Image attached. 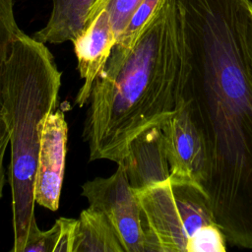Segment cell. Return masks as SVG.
Wrapping results in <instances>:
<instances>
[{"mask_svg":"<svg viewBox=\"0 0 252 252\" xmlns=\"http://www.w3.org/2000/svg\"><path fill=\"white\" fill-rule=\"evenodd\" d=\"M60 86L61 72L45 43L22 31L17 33L6 61L2 90V114L11 145L14 252H24L41 230L35 220L33 196L40 131L56 109Z\"/></svg>","mask_w":252,"mask_h":252,"instance_id":"cell-3","label":"cell"},{"mask_svg":"<svg viewBox=\"0 0 252 252\" xmlns=\"http://www.w3.org/2000/svg\"><path fill=\"white\" fill-rule=\"evenodd\" d=\"M173 1L187 51L182 99L205 148L202 187L227 242L252 249V2Z\"/></svg>","mask_w":252,"mask_h":252,"instance_id":"cell-1","label":"cell"},{"mask_svg":"<svg viewBox=\"0 0 252 252\" xmlns=\"http://www.w3.org/2000/svg\"><path fill=\"white\" fill-rule=\"evenodd\" d=\"M246 48H247V56L250 64V68L252 71V3L250 5V19L246 32Z\"/></svg>","mask_w":252,"mask_h":252,"instance_id":"cell-18","label":"cell"},{"mask_svg":"<svg viewBox=\"0 0 252 252\" xmlns=\"http://www.w3.org/2000/svg\"><path fill=\"white\" fill-rule=\"evenodd\" d=\"M159 2L160 0H143L132 16L126 29L117 39L115 45L121 48L130 47L144 25L149 21L158 8Z\"/></svg>","mask_w":252,"mask_h":252,"instance_id":"cell-16","label":"cell"},{"mask_svg":"<svg viewBox=\"0 0 252 252\" xmlns=\"http://www.w3.org/2000/svg\"><path fill=\"white\" fill-rule=\"evenodd\" d=\"M160 127L170 177L202 186L206 162L205 148L201 134L182 97L175 111Z\"/></svg>","mask_w":252,"mask_h":252,"instance_id":"cell-7","label":"cell"},{"mask_svg":"<svg viewBox=\"0 0 252 252\" xmlns=\"http://www.w3.org/2000/svg\"><path fill=\"white\" fill-rule=\"evenodd\" d=\"M224 232L216 222L202 226L188 241L186 252H224L226 251Z\"/></svg>","mask_w":252,"mask_h":252,"instance_id":"cell-15","label":"cell"},{"mask_svg":"<svg viewBox=\"0 0 252 252\" xmlns=\"http://www.w3.org/2000/svg\"><path fill=\"white\" fill-rule=\"evenodd\" d=\"M73 252H125V249L105 215L89 207L77 220Z\"/></svg>","mask_w":252,"mask_h":252,"instance_id":"cell-11","label":"cell"},{"mask_svg":"<svg viewBox=\"0 0 252 252\" xmlns=\"http://www.w3.org/2000/svg\"><path fill=\"white\" fill-rule=\"evenodd\" d=\"M82 189L89 207L100 211L108 219L125 252H148L141 204L137 192L127 180L122 163H118L109 177L87 181Z\"/></svg>","mask_w":252,"mask_h":252,"instance_id":"cell-5","label":"cell"},{"mask_svg":"<svg viewBox=\"0 0 252 252\" xmlns=\"http://www.w3.org/2000/svg\"><path fill=\"white\" fill-rule=\"evenodd\" d=\"M10 144V132L5 118L0 116V199L3 196L5 185V170H4V156L8 145Z\"/></svg>","mask_w":252,"mask_h":252,"instance_id":"cell-17","label":"cell"},{"mask_svg":"<svg viewBox=\"0 0 252 252\" xmlns=\"http://www.w3.org/2000/svg\"><path fill=\"white\" fill-rule=\"evenodd\" d=\"M142 2L143 0H96L91 9L87 27L101 10H105L118 39Z\"/></svg>","mask_w":252,"mask_h":252,"instance_id":"cell-13","label":"cell"},{"mask_svg":"<svg viewBox=\"0 0 252 252\" xmlns=\"http://www.w3.org/2000/svg\"><path fill=\"white\" fill-rule=\"evenodd\" d=\"M77 220L59 218L48 230H40L24 252H73Z\"/></svg>","mask_w":252,"mask_h":252,"instance_id":"cell-12","label":"cell"},{"mask_svg":"<svg viewBox=\"0 0 252 252\" xmlns=\"http://www.w3.org/2000/svg\"><path fill=\"white\" fill-rule=\"evenodd\" d=\"M120 163L135 191L169 178L170 170L161 127H151L134 137Z\"/></svg>","mask_w":252,"mask_h":252,"instance_id":"cell-9","label":"cell"},{"mask_svg":"<svg viewBox=\"0 0 252 252\" xmlns=\"http://www.w3.org/2000/svg\"><path fill=\"white\" fill-rule=\"evenodd\" d=\"M187 70L173 0H160L128 48L113 46L90 96L84 124L90 160L120 163L131 140L175 111Z\"/></svg>","mask_w":252,"mask_h":252,"instance_id":"cell-2","label":"cell"},{"mask_svg":"<svg viewBox=\"0 0 252 252\" xmlns=\"http://www.w3.org/2000/svg\"><path fill=\"white\" fill-rule=\"evenodd\" d=\"M117 41L109 14L101 10L85 32L73 41L78 71L84 80L76 96V104L84 106L90 99L93 86L104 68Z\"/></svg>","mask_w":252,"mask_h":252,"instance_id":"cell-8","label":"cell"},{"mask_svg":"<svg viewBox=\"0 0 252 252\" xmlns=\"http://www.w3.org/2000/svg\"><path fill=\"white\" fill-rule=\"evenodd\" d=\"M96 0H53L46 25L33 37L43 43L74 41L87 29L88 18Z\"/></svg>","mask_w":252,"mask_h":252,"instance_id":"cell-10","label":"cell"},{"mask_svg":"<svg viewBox=\"0 0 252 252\" xmlns=\"http://www.w3.org/2000/svg\"><path fill=\"white\" fill-rule=\"evenodd\" d=\"M68 125L64 112L52 111L40 131L33 196L37 205L51 211L59 207L65 171Z\"/></svg>","mask_w":252,"mask_h":252,"instance_id":"cell-6","label":"cell"},{"mask_svg":"<svg viewBox=\"0 0 252 252\" xmlns=\"http://www.w3.org/2000/svg\"><path fill=\"white\" fill-rule=\"evenodd\" d=\"M136 192L148 252H186L190 238L202 226L216 222L209 198L197 183L169 176Z\"/></svg>","mask_w":252,"mask_h":252,"instance_id":"cell-4","label":"cell"},{"mask_svg":"<svg viewBox=\"0 0 252 252\" xmlns=\"http://www.w3.org/2000/svg\"><path fill=\"white\" fill-rule=\"evenodd\" d=\"M13 0H0V116H2L3 76L12 41L21 32L14 16Z\"/></svg>","mask_w":252,"mask_h":252,"instance_id":"cell-14","label":"cell"}]
</instances>
